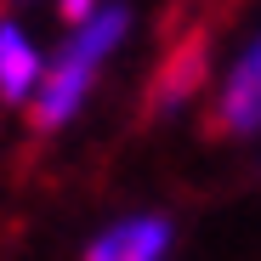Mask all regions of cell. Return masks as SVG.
<instances>
[{"label": "cell", "mask_w": 261, "mask_h": 261, "mask_svg": "<svg viewBox=\"0 0 261 261\" xmlns=\"http://www.w3.org/2000/svg\"><path fill=\"white\" fill-rule=\"evenodd\" d=\"M34 74H40V63H34V51H29V40L12 29V23H0V97H23L29 85H34Z\"/></svg>", "instance_id": "obj_4"}, {"label": "cell", "mask_w": 261, "mask_h": 261, "mask_svg": "<svg viewBox=\"0 0 261 261\" xmlns=\"http://www.w3.org/2000/svg\"><path fill=\"white\" fill-rule=\"evenodd\" d=\"M63 12H68L74 23H80V17H91V0H63Z\"/></svg>", "instance_id": "obj_6"}, {"label": "cell", "mask_w": 261, "mask_h": 261, "mask_svg": "<svg viewBox=\"0 0 261 261\" xmlns=\"http://www.w3.org/2000/svg\"><path fill=\"white\" fill-rule=\"evenodd\" d=\"M119 29H125V12H102V17H91L80 29V40H74V51L57 63V74L46 80V91H40V102H34V119L40 125H57V119H68L74 108H80V97H85V85H91V68H97V57L119 40Z\"/></svg>", "instance_id": "obj_1"}, {"label": "cell", "mask_w": 261, "mask_h": 261, "mask_svg": "<svg viewBox=\"0 0 261 261\" xmlns=\"http://www.w3.org/2000/svg\"><path fill=\"white\" fill-rule=\"evenodd\" d=\"M216 119H222V130H255V125H261V40L239 57L227 91H222Z\"/></svg>", "instance_id": "obj_2"}, {"label": "cell", "mask_w": 261, "mask_h": 261, "mask_svg": "<svg viewBox=\"0 0 261 261\" xmlns=\"http://www.w3.org/2000/svg\"><path fill=\"white\" fill-rule=\"evenodd\" d=\"M199 57H204V46H199V40H193L188 51H176V57H170L165 85H159V102H176L182 91H193V80H199Z\"/></svg>", "instance_id": "obj_5"}, {"label": "cell", "mask_w": 261, "mask_h": 261, "mask_svg": "<svg viewBox=\"0 0 261 261\" xmlns=\"http://www.w3.org/2000/svg\"><path fill=\"white\" fill-rule=\"evenodd\" d=\"M165 239H170L165 222H125V227H114L108 239H97L91 261H159Z\"/></svg>", "instance_id": "obj_3"}]
</instances>
